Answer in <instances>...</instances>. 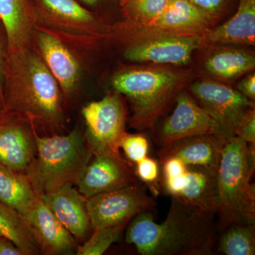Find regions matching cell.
<instances>
[{
    "label": "cell",
    "mask_w": 255,
    "mask_h": 255,
    "mask_svg": "<svg viewBox=\"0 0 255 255\" xmlns=\"http://www.w3.org/2000/svg\"><path fill=\"white\" fill-rule=\"evenodd\" d=\"M64 227L79 241L87 237L92 228L87 199L72 184L39 196Z\"/></svg>",
    "instance_id": "cell-15"
},
{
    "label": "cell",
    "mask_w": 255,
    "mask_h": 255,
    "mask_svg": "<svg viewBox=\"0 0 255 255\" xmlns=\"http://www.w3.org/2000/svg\"><path fill=\"white\" fill-rule=\"evenodd\" d=\"M228 138L214 134L185 137L160 148L159 157H177L187 165L201 166L216 173L223 146Z\"/></svg>",
    "instance_id": "cell-16"
},
{
    "label": "cell",
    "mask_w": 255,
    "mask_h": 255,
    "mask_svg": "<svg viewBox=\"0 0 255 255\" xmlns=\"http://www.w3.org/2000/svg\"><path fill=\"white\" fill-rule=\"evenodd\" d=\"M220 231L216 246L226 255L255 254V224L233 223Z\"/></svg>",
    "instance_id": "cell-24"
},
{
    "label": "cell",
    "mask_w": 255,
    "mask_h": 255,
    "mask_svg": "<svg viewBox=\"0 0 255 255\" xmlns=\"http://www.w3.org/2000/svg\"><path fill=\"white\" fill-rule=\"evenodd\" d=\"M34 136L36 155L25 173L38 197L77 184L93 155L82 132L41 137L35 128Z\"/></svg>",
    "instance_id": "cell-5"
},
{
    "label": "cell",
    "mask_w": 255,
    "mask_h": 255,
    "mask_svg": "<svg viewBox=\"0 0 255 255\" xmlns=\"http://www.w3.org/2000/svg\"><path fill=\"white\" fill-rule=\"evenodd\" d=\"M0 255H23L17 246L8 238L0 236Z\"/></svg>",
    "instance_id": "cell-35"
},
{
    "label": "cell",
    "mask_w": 255,
    "mask_h": 255,
    "mask_svg": "<svg viewBox=\"0 0 255 255\" xmlns=\"http://www.w3.org/2000/svg\"><path fill=\"white\" fill-rule=\"evenodd\" d=\"M135 174L142 182L153 184L159 176V165L155 159L146 157L136 163Z\"/></svg>",
    "instance_id": "cell-30"
},
{
    "label": "cell",
    "mask_w": 255,
    "mask_h": 255,
    "mask_svg": "<svg viewBox=\"0 0 255 255\" xmlns=\"http://www.w3.org/2000/svg\"><path fill=\"white\" fill-rule=\"evenodd\" d=\"M37 43L43 62L62 91L69 96L75 90L80 77V67L71 52L56 37L39 32Z\"/></svg>",
    "instance_id": "cell-17"
},
{
    "label": "cell",
    "mask_w": 255,
    "mask_h": 255,
    "mask_svg": "<svg viewBox=\"0 0 255 255\" xmlns=\"http://www.w3.org/2000/svg\"><path fill=\"white\" fill-rule=\"evenodd\" d=\"M215 215L172 196L163 222H155L151 211H142L129 223L126 240L142 255H212L219 232Z\"/></svg>",
    "instance_id": "cell-1"
},
{
    "label": "cell",
    "mask_w": 255,
    "mask_h": 255,
    "mask_svg": "<svg viewBox=\"0 0 255 255\" xmlns=\"http://www.w3.org/2000/svg\"><path fill=\"white\" fill-rule=\"evenodd\" d=\"M203 44L255 45V0H239L236 14L202 34Z\"/></svg>",
    "instance_id": "cell-18"
},
{
    "label": "cell",
    "mask_w": 255,
    "mask_h": 255,
    "mask_svg": "<svg viewBox=\"0 0 255 255\" xmlns=\"http://www.w3.org/2000/svg\"><path fill=\"white\" fill-rule=\"evenodd\" d=\"M187 182L177 196L182 202L208 214H217L216 173L201 166L187 165Z\"/></svg>",
    "instance_id": "cell-19"
},
{
    "label": "cell",
    "mask_w": 255,
    "mask_h": 255,
    "mask_svg": "<svg viewBox=\"0 0 255 255\" xmlns=\"http://www.w3.org/2000/svg\"><path fill=\"white\" fill-rule=\"evenodd\" d=\"M217 20L189 0H172L155 21L134 26L140 30L142 40L163 35L203 34Z\"/></svg>",
    "instance_id": "cell-13"
},
{
    "label": "cell",
    "mask_w": 255,
    "mask_h": 255,
    "mask_svg": "<svg viewBox=\"0 0 255 255\" xmlns=\"http://www.w3.org/2000/svg\"><path fill=\"white\" fill-rule=\"evenodd\" d=\"M189 90L196 102L232 135H236L244 116L255 109L254 102L222 82L201 80Z\"/></svg>",
    "instance_id": "cell-9"
},
{
    "label": "cell",
    "mask_w": 255,
    "mask_h": 255,
    "mask_svg": "<svg viewBox=\"0 0 255 255\" xmlns=\"http://www.w3.org/2000/svg\"><path fill=\"white\" fill-rule=\"evenodd\" d=\"M23 216L41 253L47 255H71L76 253L78 246L75 238L41 198L36 205Z\"/></svg>",
    "instance_id": "cell-14"
},
{
    "label": "cell",
    "mask_w": 255,
    "mask_h": 255,
    "mask_svg": "<svg viewBox=\"0 0 255 255\" xmlns=\"http://www.w3.org/2000/svg\"><path fill=\"white\" fill-rule=\"evenodd\" d=\"M174 102L172 113L164 119L157 130H154V139L160 148L194 135L214 134L226 137L234 136L184 90L179 92Z\"/></svg>",
    "instance_id": "cell-8"
},
{
    "label": "cell",
    "mask_w": 255,
    "mask_h": 255,
    "mask_svg": "<svg viewBox=\"0 0 255 255\" xmlns=\"http://www.w3.org/2000/svg\"><path fill=\"white\" fill-rule=\"evenodd\" d=\"M0 20L6 31L8 51L29 46L33 23L24 0H0Z\"/></svg>",
    "instance_id": "cell-20"
},
{
    "label": "cell",
    "mask_w": 255,
    "mask_h": 255,
    "mask_svg": "<svg viewBox=\"0 0 255 255\" xmlns=\"http://www.w3.org/2000/svg\"><path fill=\"white\" fill-rule=\"evenodd\" d=\"M3 95L1 110L16 114L35 127L59 128L63 126L59 85L29 46L7 52Z\"/></svg>",
    "instance_id": "cell-2"
},
{
    "label": "cell",
    "mask_w": 255,
    "mask_h": 255,
    "mask_svg": "<svg viewBox=\"0 0 255 255\" xmlns=\"http://www.w3.org/2000/svg\"><path fill=\"white\" fill-rule=\"evenodd\" d=\"M172 0H128L124 11L129 21L142 26L155 21L165 11Z\"/></svg>",
    "instance_id": "cell-25"
},
{
    "label": "cell",
    "mask_w": 255,
    "mask_h": 255,
    "mask_svg": "<svg viewBox=\"0 0 255 255\" xmlns=\"http://www.w3.org/2000/svg\"><path fill=\"white\" fill-rule=\"evenodd\" d=\"M82 2L88 5H95L100 2V0H81Z\"/></svg>",
    "instance_id": "cell-36"
},
{
    "label": "cell",
    "mask_w": 255,
    "mask_h": 255,
    "mask_svg": "<svg viewBox=\"0 0 255 255\" xmlns=\"http://www.w3.org/2000/svg\"><path fill=\"white\" fill-rule=\"evenodd\" d=\"M236 135L241 137L248 144L255 145V111L250 110L242 119L236 130Z\"/></svg>",
    "instance_id": "cell-31"
},
{
    "label": "cell",
    "mask_w": 255,
    "mask_h": 255,
    "mask_svg": "<svg viewBox=\"0 0 255 255\" xmlns=\"http://www.w3.org/2000/svg\"><path fill=\"white\" fill-rule=\"evenodd\" d=\"M137 182L135 170L119 153L107 152L92 155L76 185L86 199Z\"/></svg>",
    "instance_id": "cell-12"
},
{
    "label": "cell",
    "mask_w": 255,
    "mask_h": 255,
    "mask_svg": "<svg viewBox=\"0 0 255 255\" xmlns=\"http://www.w3.org/2000/svg\"><path fill=\"white\" fill-rule=\"evenodd\" d=\"M0 236L9 239L17 246L23 255L41 253L26 220L9 206L0 201Z\"/></svg>",
    "instance_id": "cell-23"
},
{
    "label": "cell",
    "mask_w": 255,
    "mask_h": 255,
    "mask_svg": "<svg viewBox=\"0 0 255 255\" xmlns=\"http://www.w3.org/2000/svg\"><path fill=\"white\" fill-rule=\"evenodd\" d=\"M128 1V0H120V2L121 4H122V6H123V5L125 4Z\"/></svg>",
    "instance_id": "cell-37"
},
{
    "label": "cell",
    "mask_w": 255,
    "mask_h": 255,
    "mask_svg": "<svg viewBox=\"0 0 255 255\" xmlns=\"http://www.w3.org/2000/svg\"><path fill=\"white\" fill-rule=\"evenodd\" d=\"M48 11L58 18L74 23H92L93 15L75 0H40Z\"/></svg>",
    "instance_id": "cell-27"
},
{
    "label": "cell",
    "mask_w": 255,
    "mask_h": 255,
    "mask_svg": "<svg viewBox=\"0 0 255 255\" xmlns=\"http://www.w3.org/2000/svg\"><path fill=\"white\" fill-rule=\"evenodd\" d=\"M82 115L87 126V144L92 154L119 153L127 120L125 105L119 93L85 106Z\"/></svg>",
    "instance_id": "cell-6"
},
{
    "label": "cell",
    "mask_w": 255,
    "mask_h": 255,
    "mask_svg": "<svg viewBox=\"0 0 255 255\" xmlns=\"http://www.w3.org/2000/svg\"><path fill=\"white\" fill-rule=\"evenodd\" d=\"M238 91L250 100H255V73L246 76L238 84Z\"/></svg>",
    "instance_id": "cell-34"
},
{
    "label": "cell",
    "mask_w": 255,
    "mask_h": 255,
    "mask_svg": "<svg viewBox=\"0 0 255 255\" xmlns=\"http://www.w3.org/2000/svg\"><path fill=\"white\" fill-rule=\"evenodd\" d=\"M87 211L94 230L124 223L142 211H151L155 200L138 183L106 191L87 199Z\"/></svg>",
    "instance_id": "cell-7"
},
{
    "label": "cell",
    "mask_w": 255,
    "mask_h": 255,
    "mask_svg": "<svg viewBox=\"0 0 255 255\" xmlns=\"http://www.w3.org/2000/svg\"><path fill=\"white\" fill-rule=\"evenodd\" d=\"M163 165L164 187L172 196H177L187 182L188 167L174 157L161 159Z\"/></svg>",
    "instance_id": "cell-28"
},
{
    "label": "cell",
    "mask_w": 255,
    "mask_h": 255,
    "mask_svg": "<svg viewBox=\"0 0 255 255\" xmlns=\"http://www.w3.org/2000/svg\"><path fill=\"white\" fill-rule=\"evenodd\" d=\"M204 67L208 73L218 80H234L254 70L255 57L246 50L221 48L206 57Z\"/></svg>",
    "instance_id": "cell-21"
},
{
    "label": "cell",
    "mask_w": 255,
    "mask_h": 255,
    "mask_svg": "<svg viewBox=\"0 0 255 255\" xmlns=\"http://www.w3.org/2000/svg\"><path fill=\"white\" fill-rule=\"evenodd\" d=\"M190 76L189 72L141 67L121 72L114 77L112 84L116 92L127 97L130 102V127L139 130H153Z\"/></svg>",
    "instance_id": "cell-3"
},
{
    "label": "cell",
    "mask_w": 255,
    "mask_h": 255,
    "mask_svg": "<svg viewBox=\"0 0 255 255\" xmlns=\"http://www.w3.org/2000/svg\"><path fill=\"white\" fill-rule=\"evenodd\" d=\"M120 148L130 162L136 164L139 161L147 157L149 142L147 137L142 134H128L125 132L121 139Z\"/></svg>",
    "instance_id": "cell-29"
},
{
    "label": "cell",
    "mask_w": 255,
    "mask_h": 255,
    "mask_svg": "<svg viewBox=\"0 0 255 255\" xmlns=\"http://www.w3.org/2000/svg\"><path fill=\"white\" fill-rule=\"evenodd\" d=\"M7 52L8 44L6 31L0 20V111L2 110L4 106L3 90H4V67Z\"/></svg>",
    "instance_id": "cell-33"
},
{
    "label": "cell",
    "mask_w": 255,
    "mask_h": 255,
    "mask_svg": "<svg viewBox=\"0 0 255 255\" xmlns=\"http://www.w3.org/2000/svg\"><path fill=\"white\" fill-rule=\"evenodd\" d=\"M198 7L204 10L216 19L220 17L231 6L233 0H189Z\"/></svg>",
    "instance_id": "cell-32"
},
{
    "label": "cell",
    "mask_w": 255,
    "mask_h": 255,
    "mask_svg": "<svg viewBox=\"0 0 255 255\" xmlns=\"http://www.w3.org/2000/svg\"><path fill=\"white\" fill-rule=\"evenodd\" d=\"M39 199L26 173L0 167V201L24 216Z\"/></svg>",
    "instance_id": "cell-22"
},
{
    "label": "cell",
    "mask_w": 255,
    "mask_h": 255,
    "mask_svg": "<svg viewBox=\"0 0 255 255\" xmlns=\"http://www.w3.org/2000/svg\"><path fill=\"white\" fill-rule=\"evenodd\" d=\"M202 34H174L140 40L124 52L127 60L137 63L184 65L203 45Z\"/></svg>",
    "instance_id": "cell-10"
},
{
    "label": "cell",
    "mask_w": 255,
    "mask_h": 255,
    "mask_svg": "<svg viewBox=\"0 0 255 255\" xmlns=\"http://www.w3.org/2000/svg\"><path fill=\"white\" fill-rule=\"evenodd\" d=\"M34 126L0 111V167L25 173L36 152Z\"/></svg>",
    "instance_id": "cell-11"
},
{
    "label": "cell",
    "mask_w": 255,
    "mask_h": 255,
    "mask_svg": "<svg viewBox=\"0 0 255 255\" xmlns=\"http://www.w3.org/2000/svg\"><path fill=\"white\" fill-rule=\"evenodd\" d=\"M128 223L95 230L91 237L77 249V255H102L119 241Z\"/></svg>",
    "instance_id": "cell-26"
},
{
    "label": "cell",
    "mask_w": 255,
    "mask_h": 255,
    "mask_svg": "<svg viewBox=\"0 0 255 255\" xmlns=\"http://www.w3.org/2000/svg\"><path fill=\"white\" fill-rule=\"evenodd\" d=\"M255 145L234 135L223 146L216 177L219 231L233 223L255 224Z\"/></svg>",
    "instance_id": "cell-4"
}]
</instances>
